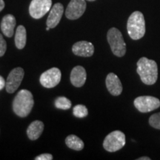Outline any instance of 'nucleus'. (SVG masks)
Wrapping results in <instances>:
<instances>
[{
  "label": "nucleus",
  "mask_w": 160,
  "mask_h": 160,
  "mask_svg": "<svg viewBox=\"0 0 160 160\" xmlns=\"http://www.w3.org/2000/svg\"><path fill=\"white\" fill-rule=\"evenodd\" d=\"M137 73L144 84L152 85L158 79V66L154 60L142 57L137 62Z\"/></svg>",
  "instance_id": "f257e3e1"
},
{
  "label": "nucleus",
  "mask_w": 160,
  "mask_h": 160,
  "mask_svg": "<svg viewBox=\"0 0 160 160\" xmlns=\"http://www.w3.org/2000/svg\"><path fill=\"white\" fill-rule=\"evenodd\" d=\"M34 105V100L31 92L21 90L13 101V111L19 117H26L31 113Z\"/></svg>",
  "instance_id": "f03ea898"
},
{
  "label": "nucleus",
  "mask_w": 160,
  "mask_h": 160,
  "mask_svg": "<svg viewBox=\"0 0 160 160\" xmlns=\"http://www.w3.org/2000/svg\"><path fill=\"white\" fill-rule=\"evenodd\" d=\"M128 33L133 40L142 39L145 33V21L140 11H134L130 16L127 23Z\"/></svg>",
  "instance_id": "7ed1b4c3"
},
{
  "label": "nucleus",
  "mask_w": 160,
  "mask_h": 160,
  "mask_svg": "<svg viewBox=\"0 0 160 160\" xmlns=\"http://www.w3.org/2000/svg\"><path fill=\"white\" fill-rule=\"evenodd\" d=\"M107 39L113 53L118 57H122L126 53V44L122 34L116 28H112L108 32Z\"/></svg>",
  "instance_id": "20e7f679"
},
{
  "label": "nucleus",
  "mask_w": 160,
  "mask_h": 160,
  "mask_svg": "<svg viewBox=\"0 0 160 160\" xmlns=\"http://www.w3.org/2000/svg\"><path fill=\"white\" fill-rule=\"evenodd\" d=\"M125 145V135L120 131H114L110 133L105 138L103 147L108 152H116L122 149Z\"/></svg>",
  "instance_id": "39448f33"
},
{
  "label": "nucleus",
  "mask_w": 160,
  "mask_h": 160,
  "mask_svg": "<svg viewBox=\"0 0 160 160\" xmlns=\"http://www.w3.org/2000/svg\"><path fill=\"white\" fill-rule=\"evenodd\" d=\"M133 104L139 111L148 113L160 107V100L151 96H142L136 98Z\"/></svg>",
  "instance_id": "423d86ee"
},
{
  "label": "nucleus",
  "mask_w": 160,
  "mask_h": 160,
  "mask_svg": "<svg viewBox=\"0 0 160 160\" xmlns=\"http://www.w3.org/2000/svg\"><path fill=\"white\" fill-rule=\"evenodd\" d=\"M52 0H32L29 6V13L33 19L43 17L51 8Z\"/></svg>",
  "instance_id": "0eeeda50"
},
{
  "label": "nucleus",
  "mask_w": 160,
  "mask_h": 160,
  "mask_svg": "<svg viewBox=\"0 0 160 160\" xmlns=\"http://www.w3.org/2000/svg\"><path fill=\"white\" fill-rule=\"evenodd\" d=\"M25 72L22 68H16L10 72L6 79L5 89L8 93H13L21 85L24 78Z\"/></svg>",
  "instance_id": "6e6552de"
},
{
  "label": "nucleus",
  "mask_w": 160,
  "mask_h": 160,
  "mask_svg": "<svg viewBox=\"0 0 160 160\" xmlns=\"http://www.w3.org/2000/svg\"><path fill=\"white\" fill-rule=\"evenodd\" d=\"M61 71L57 68H52L44 72L40 77L39 81L41 85L46 88H52L57 86L61 80Z\"/></svg>",
  "instance_id": "1a4fd4ad"
},
{
  "label": "nucleus",
  "mask_w": 160,
  "mask_h": 160,
  "mask_svg": "<svg viewBox=\"0 0 160 160\" xmlns=\"http://www.w3.org/2000/svg\"><path fill=\"white\" fill-rule=\"evenodd\" d=\"M85 10V0H71L66 8L65 16L68 19H77L83 15Z\"/></svg>",
  "instance_id": "9d476101"
},
{
  "label": "nucleus",
  "mask_w": 160,
  "mask_h": 160,
  "mask_svg": "<svg viewBox=\"0 0 160 160\" xmlns=\"http://www.w3.org/2000/svg\"><path fill=\"white\" fill-rule=\"evenodd\" d=\"M72 51L79 57H90L94 53V46L89 42L80 41L73 45Z\"/></svg>",
  "instance_id": "9b49d317"
},
{
  "label": "nucleus",
  "mask_w": 160,
  "mask_h": 160,
  "mask_svg": "<svg viewBox=\"0 0 160 160\" xmlns=\"http://www.w3.org/2000/svg\"><path fill=\"white\" fill-rule=\"evenodd\" d=\"M64 12V7L61 3H56L52 7L50 11L49 16L47 19L46 25L50 28H54L59 23L60 20L62 17Z\"/></svg>",
  "instance_id": "f8f14e48"
},
{
  "label": "nucleus",
  "mask_w": 160,
  "mask_h": 160,
  "mask_svg": "<svg viewBox=\"0 0 160 160\" xmlns=\"http://www.w3.org/2000/svg\"><path fill=\"white\" fill-rule=\"evenodd\" d=\"M106 87L111 95L119 96L122 92V85L121 81L115 73H110L105 80Z\"/></svg>",
  "instance_id": "ddd939ff"
},
{
  "label": "nucleus",
  "mask_w": 160,
  "mask_h": 160,
  "mask_svg": "<svg viewBox=\"0 0 160 160\" xmlns=\"http://www.w3.org/2000/svg\"><path fill=\"white\" fill-rule=\"evenodd\" d=\"M87 73L82 66H76L71 73V82L72 85L77 88H80L85 85Z\"/></svg>",
  "instance_id": "4468645a"
},
{
  "label": "nucleus",
  "mask_w": 160,
  "mask_h": 160,
  "mask_svg": "<svg viewBox=\"0 0 160 160\" xmlns=\"http://www.w3.org/2000/svg\"><path fill=\"white\" fill-rule=\"evenodd\" d=\"M16 18L12 14H7L2 18L1 22V30L5 37L11 38L14 33L16 27Z\"/></svg>",
  "instance_id": "2eb2a0df"
},
{
  "label": "nucleus",
  "mask_w": 160,
  "mask_h": 160,
  "mask_svg": "<svg viewBox=\"0 0 160 160\" xmlns=\"http://www.w3.org/2000/svg\"><path fill=\"white\" fill-rule=\"evenodd\" d=\"M44 130V124L39 120H36L30 124L27 129V135L31 140H37L42 135Z\"/></svg>",
  "instance_id": "dca6fc26"
},
{
  "label": "nucleus",
  "mask_w": 160,
  "mask_h": 160,
  "mask_svg": "<svg viewBox=\"0 0 160 160\" xmlns=\"http://www.w3.org/2000/svg\"><path fill=\"white\" fill-rule=\"evenodd\" d=\"M27 41V33L23 25L17 27L15 34V45L18 49L21 50L25 48Z\"/></svg>",
  "instance_id": "f3484780"
},
{
  "label": "nucleus",
  "mask_w": 160,
  "mask_h": 160,
  "mask_svg": "<svg viewBox=\"0 0 160 160\" xmlns=\"http://www.w3.org/2000/svg\"><path fill=\"white\" fill-rule=\"evenodd\" d=\"M66 145L72 150H75V151H81L84 148V142L80 138L77 136L71 134L69 135L68 137H66L65 139Z\"/></svg>",
  "instance_id": "a211bd4d"
},
{
  "label": "nucleus",
  "mask_w": 160,
  "mask_h": 160,
  "mask_svg": "<svg viewBox=\"0 0 160 160\" xmlns=\"http://www.w3.org/2000/svg\"><path fill=\"white\" fill-rule=\"evenodd\" d=\"M55 106L59 109L68 110L71 107V102L68 98L60 97L55 100Z\"/></svg>",
  "instance_id": "6ab92c4d"
},
{
  "label": "nucleus",
  "mask_w": 160,
  "mask_h": 160,
  "mask_svg": "<svg viewBox=\"0 0 160 160\" xmlns=\"http://www.w3.org/2000/svg\"><path fill=\"white\" fill-rule=\"evenodd\" d=\"M73 113L76 117L78 118H84L87 117L88 114V108L83 105H77L73 108Z\"/></svg>",
  "instance_id": "aec40b11"
},
{
  "label": "nucleus",
  "mask_w": 160,
  "mask_h": 160,
  "mask_svg": "<svg viewBox=\"0 0 160 160\" xmlns=\"http://www.w3.org/2000/svg\"><path fill=\"white\" fill-rule=\"evenodd\" d=\"M149 124L153 128L160 130V112L151 116L149 118Z\"/></svg>",
  "instance_id": "412c9836"
},
{
  "label": "nucleus",
  "mask_w": 160,
  "mask_h": 160,
  "mask_svg": "<svg viewBox=\"0 0 160 160\" xmlns=\"http://www.w3.org/2000/svg\"><path fill=\"white\" fill-rule=\"evenodd\" d=\"M7 50V43L4 39L3 36L0 33V57H3Z\"/></svg>",
  "instance_id": "4be33fe9"
},
{
  "label": "nucleus",
  "mask_w": 160,
  "mask_h": 160,
  "mask_svg": "<svg viewBox=\"0 0 160 160\" xmlns=\"http://www.w3.org/2000/svg\"><path fill=\"white\" fill-rule=\"evenodd\" d=\"M53 156L50 153H42L35 158V160H52Z\"/></svg>",
  "instance_id": "5701e85b"
},
{
  "label": "nucleus",
  "mask_w": 160,
  "mask_h": 160,
  "mask_svg": "<svg viewBox=\"0 0 160 160\" xmlns=\"http://www.w3.org/2000/svg\"><path fill=\"white\" fill-rule=\"evenodd\" d=\"M5 84H6V81L4 79V78L0 76V91L2 90L5 87Z\"/></svg>",
  "instance_id": "b1692460"
},
{
  "label": "nucleus",
  "mask_w": 160,
  "mask_h": 160,
  "mask_svg": "<svg viewBox=\"0 0 160 160\" xmlns=\"http://www.w3.org/2000/svg\"><path fill=\"white\" fill-rule=\"evenodd\" d=\"M5 5V2H4L3 0H0V12H1L4 9Z\"/></svg>",
  "instance_id": "393cba45"
},
{
  "label": "nucleus",
  "mask_w": 160,
  "mask_h": 160,
  "mask_svg": "<svg viewBox=\"0 0 160 160\" xmlns=\"http://www.w3.org/2000/svg\"><path fill=\"white\" fill-rule=\"evenodd\" d=\"M137 160H151V158H149L148 157H142L138 158Z\"/></svg>",
  "instance_id": "a878e982"
},
{
  "label": "nucleus",
  "mask_w": 160,
  "mask_h": 160,
  "mask_svg": "<svg viewBox=\"0 0 160 160\" xmlns=\"http://www.w3.org/2000/svg\"><path fill=\"white\" fill-rule=\"evenodd\" d=\"M50 29H51V28H50L49 27H47V28H46V31H49Z\"/></svg>",
  "instance_id": "bb28decb"
},
{
  "label": "nucleus",
  "mask_w": 160,
  "mask_h": 160,
  "mask_svg": "<svg viewBox=\"0 0 160 160\" xmlns=\"http://www.w3.org/2000/svg\"><path fill=\"white\" fill-rule=\"evenodd\" d=\"M87 1H89V2H93V1H95V0H87Z\"/></svg>",
  "instance_id": "cd10ccee"
}]
</instances>
